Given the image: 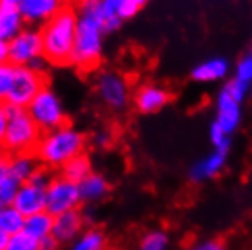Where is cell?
<instances>
[{
  "mask_svg": "<svg viewBox=\"0 0 252 250\" xmlns=\"http://www.w3.org/2000/svg\"><path fill=\"white\" fill-rule=\"evenodd\" d=\"M75 9L78 12V26L70 64L79 70H90L100 62L105 46L106 32L100 0H79Z\"/></svg>",
  "mask_w": 252,
  "mask_h": 250,
  "instance_id": "obj_1",
  "label": "cell"
},
{
  "mask_svg": "<svg viewBox=\"0 0 252 250\" xmlns=\"http://www.w3.org/2000/svg\"><path fill=\"white\" fill-rule=\"evenodd\" d=\"M87 146L85 135L70 123L61 128L44 132L33 155L41 167L47 170H61L70 159L84 153Z\"/></svg>",
  "mask_w": 252,
  "mask_h": 250,
  "instance_id": "obj_2",
  "label": "cell"
},
{
  "mask_svg": "<svg viewBox=\"0 0 252 250\" xmlns=\"http://www.w3.org/2000/svg\"><path fill=\"white\" fill-rule=\"evenodd\" d=\"M76 26L78 12L71 6H65L53 19L41 26L40 32L43 38V55L49 64H70L75 46Z\"/></svg>",
  "mask_w": 252,
  "mask_h": 250,
  "instance_id": "obj_3",
  "label": "cell"
},
{
  "mask_svg": "<svg viewBox=\"0 0 252 250\" xmlns=\"http://www.w3.org/2000/svg\"><path fill=\"white\" fill-rule=\"evenodd\" d=\"M43 132L31 118L26 108L9 106L8 126L0 149L8 156L20 153H33Z\"/></svg>",
  "mask_w": 252,
  "mask_h": 250,
  "instance_id": "obj_4",
  "label": "cell"
},
{
  "mask_svg": "<svg viewBox=\"0 0 252 250\" xmlns=\"http://www.w3.org/2000/svg\"><path fill=\"white\" fill-rule=\"evenodd\" d=\"M26 110L43 134L67 123V112L61 96L47 85L35 96Z\"/></svg>",
  "mask_w": 252,
  "mask_h": 250,
  "instance_id": "obj_5",
  "label": "cell"
},
{
  "mask_svg": "<svg viewBox=\"0 0 252 250\" xmlns=\"http://www.w3.org/2000/svg\"><path fill=\"white\" fill-rule=\"evenodd\" d=\"M99 100L111 111H123L131 100V86L126 78L117 71L105 70L96 78Z\"/></svg>",
  "mask_w": 252,
  "mask_h": 250,
  "instance_id": "obj_6",
  "label": "cell"
},
{
  "mask_svg": "<svg viewBox=\"0 0 252 250\" xmlns=\"http://www.w3.org/2000/svg\"><path fill=\"white\" fill-rule=\"evenodd\" d=\"M79 205L82 203L78 184L68 181L61 174L53 176L46 191V211L50 216L57 217L60 214L78 209Z\"/></svg>",
  "mask_w": 252,
  "mask_h": 250,
  "instance_id": "obj_7",
  "label": "cell"
},
{
  "mask_svg": "<svg viewBox=\"0 0 252 250\" xmlns=\"http://www.w3.org/2000/svg\"><path fill=\"white\" fill-rule=\"evenodd\" d=\"M40 56H43V38L37 28L25 26L8 43V62L15 67H28Z\"/></svg>",
  "mask_w": 252,
  "mask_h": 250,
  "instance_id": "obj_8",
  "label": "cell"
},
{
  "mask_svg": "<svg viewBox=\"0 0 252 250\" xmlns=\"http://www.w3.org/2000/svg\"><path fill=\"white\" fill-rule=\"evenodd\" d=\"M44 86V75L37 73L29 67H15L14 82L6 99V105L14 108H28L29 103Z\"/></svg>",
  "mask_w": 252,
  "mask_h": 250,
  "instance_id": "obj_9",
  "label": "cell"
},
{
  "mask_svg": "<svg viewBox=\"0 0 252 250\" xmlns=\"http://www.w3.org/2000/svg\"><path fill=\"white\" fill-rule=\"evenodd\" d=\"M231 149H216L211 150L190 164L189 167V181L194 185H202L216 179L226 168Z\"/></svg>",
  "mask_w": 252,
  "mask_h": 250,
  "instance_id": "obj_10",
  "label": "cell"
},
{
  "mask_svg": "<svg viewBox=\"0 0 252 250\" xmlns=\"http://www.w3.org/2000/svg\"><path fill=\"white\" fill-rule=\"evenodd\" d=\"M213 121L228 134L229 137L236 134L242 126L243 121V103L234 99L225 88L222 86L220 91L214 100V118Z\"/></svg>",
  "mask_w": 252,
  "mask_h": 250,
  "instance_id": "obj_11",
  "label": "cell"
},
{
  "mask_svg": "<svg viewBox=\"0 0 252 250\" xmlns=\"http://www.w3.org/2000/svg\"><path fill=\"white\" fill-rule=\"evenodd\" d=\"M170 102V93L159 83H145L134 94V106L141 115H154L163 111Z\"/></svg>",
  "mask_w": 252,
  "mask_h": 250,
  "instance_id": "obj_12",
  "label": "cell"
},
{
  "mask_svg": "<svg viewBox=\"0 0 252 250\" xmlns=\"http://www.w3.org/2000/svg\"><path fill=\"white\" fill-rule=\"evenodd\" d=\"M140 9L141 6L135 0H100L105 32L113 33L119 30L123 22L135 17Z\"/></svg>",
  "mask_w": 252,
  "mask_h": 250,
  "instance_id": "obj_13",
  "label": "cell"
},
{
  "mask_svg": "<svg viewBox=\"0 0 252 250\" xmlns=\"http://www.w3.org/2000/svg\"><path fill=\"white\" fill-rule=\"evenodd\" d=\"M65 8V0H25L19 6L25 25L31 28L43 26Z\"/></svg>",
  "mask_w": 252,
  "mask_h": 250,
  "instance_id": "obj_14",
  "label": "cell"
},
{
  "mask_svg": "<svg viewBox=\"0 0 252 250\" xmlns=\"http://www.w3.org/2000/svg\"><path fill=\"white\" fill-rule=\"evenodd\" d=\"M46 191H47L46 185L28 181L20 185L12 202V206L20 214H23L25 217L46 211Z\"/></svg>",
  "mask_w": 252,
  "mask_h": 250,
  "instance_id": "obj_15",
  "label": "cell"
},
{
  "mask_svg": "<svg viewBox=\"0 0 252 250\" xmlns=\"http://www.w3.org/2000/svg\"><path fill=\"white\" fill-rule=\"evenodd\" d=\"M85 219L84 214L79 209L68 211L60 216L53 217V227L52 237L60 246L61 244H71L85 229Z\"/></svg>",
  "mask_w": 252,
  "mask_h": 250,
  "instance_id": "obj_16",
  "label": "cell"
},
{
  "mask_svg": "<svg viewBox=\"0 0 252 250\" xmlns=\"http://www.w3.org/2000/svg\"><path fill=\"white\" fill-rule=\"evenodd\" d=\"M231 71V64L225 56H210L197 62L191 71L190 78L197 83H216L225 81Z\"/></svg>",
  "mask_w": 252,
  "mask_h": 250,
  "instance_id": "obj_17",
  "label": "cell"
},
{
  "mask_svg": "<svg viewBox=\"0 0 252 250\" xmlns=\"http://www.w3.org/2000/svg\"><path fill=\"white\" fill-rule=\"evenodd\" d=\"M81 203L84 205H96L102 202L108 193H110V182L105 177V174L99 171H92L84 181L78 184Z\"/></svg>",
  "mask_w": 252,
  "mask_h": 250,
  "instance_id": "obj_18",
  "label": "cell"
},
{
  "mask_svg": "<svg viewBox=\"0 0 252 250\" xmlns=\"http://www.w3.org/2000/svg\"><path fill=\"white\" fill-rule=\"evenodd\" d=\"M25 28L19 8L0 3V41L9 43Z\"/></svg>",
  "mask_w": 252,
  "mask_h": 250,
  "instance_id": "obj_19",
  "label": "cell"
},
{
  "mask_svg": "<svg viewBox=\"0 0 252 250\" xmlns=\"http://www.w3.org/2000/svg\"><path fill=\"white\" fill-rule=\"evenodd\" d=\"M38 159L35 158L33 153H20V155H12L9 156V170L11 176L19 184L28 182L33 173L40 168Z\"/></svg>",
  "mask_w": 252,
  "mask_h": 250,
  "instance_id": "obj_20",
  "label": "cell"
},
{
  "mask_svg": "<svg viewBox=\"0 0 252 250\" xmlns=\"http://www.w3.org/2000/svg\"><path fill=\"white\" fill-rule=\"evenodd\" d=\"M108 237L99 227H85L82 234L70 244L68 250H106Z\"/></svg>",
  "mask_w": 252,
  "mask_h": 250,
  "instance_id": "obj_21",
  "label": "cell"
},
{
  "mask_svg": "<svg viewBox=\"0 0 252 250\" xmlns=\"http://www.w3.org/2000/svg\"><path fill=\"white\" fill-rule=\"evenodd\" d=\"M52 227H53V216H50L47 211H41L25 219L23 230L32 238L41 241L52 235Z\"/></svg>",
  "mask_w": 252,
  "mask_h": 250,
  "instance_id": "obj_22",
  "label": "cell"
},
{
  "mask_svg": "<svg viewBox=\"0 0 252 250\" xmlns=\"http://www.w3.org/2000/svg\"><path fill=\"white\" fill-rule=\"evenodd\" d=\"M92 171H93L92 159H90L88 155L81 153V155L75 156L73 159H70L68 163L60 170V174L64 176V177H67V179L71 181V182L79 184Z\"/></svg>",
  "mask_w": 252,
  "mask_h": 250,
  "instance_id": "obj_23",
  "label": "cell"
},
{
  "mask_svg": "<svg viewBox=\"0 0 252 250\" xmlns=\"http://www.w3.org/2000/svg\"><path fill=\"white\" fill-rule=\"evenodd\" d=\"M25 216L17 211L12 205H3L0 209V230L6 235H15L25 227Z\"/></svg>",
  "mask_w": 252,
  "mask_h": 250,
  "instance_id": "obj_24",
  "label": "cell"
},
{
  "mask_svg": "<svg viewBox=\"0 0 252 250\" xmlns=\"http://www.w3.org/2000/svg\"><path fill=\"white\" fill-rule=\"evenodd\" d=\"M170 249V237L161 227H155L143 234L135 250H169Z\"/></svg>",
  "mask_w": 252,
  "mask_h": 250,
  "instance_id": "obj_25",
  "label": "cell"
},
{
  "mask_svg": "<svg viewBox=\"0 0 252 250\" xmlns=\"http://www.w3.org/2000/svg\"><path fill=\"white\" fill-rule=\"evenodd\" d=\"M14 73H15V65H12L8 61L0 64V103H6V99L9 96L14 82Z\"/></svg>",
  "mask_w": 252,
  "mask_h": 250,
  "instance_id": "obj_26",
  "label": "cell"
},
{
  "mask_svg": "<svg viewBox=\"0 0 252 250\" xmlns=\"http://www.w3.org/2000/svg\"><path fill=\"white\" fill-rule=\"evenodd\" d=\"M6 250H40V241L22 230L19 234L9 237Z\"/></svg>",
  "mask_w": 252,
  "mask_h": 250,
  "instance_id": "obj_27",
  "label": "cell"
},
{
  "mask_svg": "<svg viewBox=\"0 0 252 250\" xmlns=\"http://www.w3.org/2000/svg\"><path fill=\"white\" fill-rule=\"evenodd\" d=\"M234 79H237L243 83L251 85L252 83V53L248 52L246 55H243L236 67H234Z\"/></svg>",
  "mask_w": 252,
  "mask_h": 250,
  "instance_id": "obj_28",
  "label": "cell"
},
{
  "mask_svg": "<svg viewBox=\"0 0 252 250\" xmlns=\"http://www.w3.org/2000/svg\"><path fill=\"white\" fill-rule=\"evenodd\" d=\"M208 138H210V142H211V147L231 149V137L228 134H225L214 121H211V124H210Z\"/></svg>",
  "mask_w": 252,
  "mask_h": 250,
  "instance_id": "obj_29",
  "label": "cell"
},
{
  "mask_svg": "<svg viewBox=\"0 0 252 250\" xmlns=\"http://www.w3.org/2000/svg\"><path fill=\"white\" fill-rule=\"evenodd\" d=\"M20 185L22 184L17 182L12 176L8 177L6 181H3L2 184H0V202H2L3 205H12Z\"/></svg>",
  "mask_w": 252,
  "mask_h": 250,
  "instance_id": "obj_30",
  "label": "cell"
},
{
  "mask_svg": "<svg viewBox=\"0 0 252 250\" xmlns=\"http://www.w3.org/2000/svg\"><path fill=\"white\" fill-rule=\"evenodd\" d=\"M223 88L225 90L236 99V100H239V102H245V99L246 97H249V88H251V85H248V83H243V82H240V81H237V79H234V78H231L225 85H223Z\"/></svg>",
  "mask_w": 252,
  "mask_h": 250,
  "instance_id": "obj_31",
  "label": "cell"
},
{
  "mask_svg": "<svg viewBox=\"0 0 252 250\" xmlns=\"http://www.w3.org/2000/svg\"><path fill=\"white\" fill-rule=\"evenodd\" d=\"M189 250H226V247H225L223 241H220L218 238H207L202 241H197Z\"/></svg>",
  "mask_w": 252,
  "mask_h": 250,
  "instance_id": "obj_32",
  "label": "cell"
},
{
  "mask_svg": "<svg viewBox=\"0 0 252 250\" xmlns=\"http://www.w3.org/2000/svg\"><path fill=\"white\" fill-rule=\"evenodd\" d=\"M111 142H113V135L110 131H97L94 135H93V144L94 147L97 149H108L111 146Z\"/></svg>",
  "mask_w": 252,
  "mask_h": 250,
  "instance_id": "obj_33",
  "label": "cell"
},
{
  "mask_svg": "<svg viewBox=\"0 0 252 250\" xmlns=\"http://www.w3.org/2000/svg\"><path fill=\"white\" fill-rule=\"evenodd\" d=\"M8 114H9V106L6 103H0V146L3 142V137L8 126Z\"/></svg>",
  "mask_w": 252,
  "mask_h": 250,
  "instance_id": "obj_34",
  "label": "cell"
},
{
  "mask_svg": "<svg viewBox=\"0 0 252 250\" xmlns=\"http://www.w3.org/2000/svg\"><path fill=\"white\" fill-rule=\"evenodd\" d=\"M11 177V170H9V156L5 153H0V184Z\"/></svg>",
  "mask_w": 252,
  "mask_h": 250,
  "instance_id": "obj_35",
  "label": "cell"
},
{
  "mask_svg": "<svg viewBox=\"0 0 252 250\" xmlns=\"http://www.w3.org/2000/svg\"><path fill=\"white\" fill-rule=\"evenodd\" d=\"M47 59L44 58V55L43 56H40V58H37V59H33L28 67L29 68H32L33 71H37V73H41V75H44V70H46V67H47Z\"/></svg>",
  "mask_w": 252,
  "mask_h": 250,
  "instance_id": "obj_36",
  "label": "cell"
},
{
  "mask_svg": "<svg viewBox=\"0 0 252 250\" xmlns=\"http://www.w3.org/2000/svg\"><path fill=\"white\" fill-rule=\"evenodd\" d=\"M58 247H60V244L53 240L52 235L40 241V250H58Z\"/></svg>",
  "mask_w": 252,
  "mask_h": 250,
  "instance_id": "obj_37",
  "label": "cell"
},
{
  "mask_svg": "<svg viewBox=\"0 0 252 250\" xmlns=\"http://www.w3.org/2000/svg\"><path fill=\"white\" fill-rule=\"evenodd\" d=\"M8 61V43L0 41V64Z\"/></svg>",
  "mask_w": 252,
  "mask_h": 250,
  "instance_id": "obj_38",
  "label": "cell"
},
{
  "mask_svg": "<svg viewBox=\"0 0 252 250\" xmlns=\"http://www.w3.org/2000/svg\"><path fill=\"white\" fill-rule=\"evenodd\" d=\"M8 241H9V235H6L5 232L0 230V250H6Z\"/></svg>",
  "mask_w": 252,
  "mask_h": 250,
  "instance_id": "obj_39",
  "label": "cell"
},
{
  "mask_svg": "<svg viewBox=\"0 0 252 250\" xmlns=\"http://www.w3.org/2000/svg\"><path fill=\"white\" fill-rule=\"evenodd\" d=\"M25 0H0V3H5L8 6H14V8H19Z\"/></svg>",
  "mask_w": 252,
  "mask_h": 250,
  "instance_id": "obj_40",
  "label": "cell"
},
{
  "mask_svg": "<svg viewBox=\"0 0 252 250\" xmlns=\"http://www.w3.org/2000/svg\"><path fill=\"white\" fill-rule=\"evenodd\" d=\"M135 2H137V3H138V5H140L141 8H143V6H145V5H148V3L151 2V0H135Z\"/></svg>",
  "mask_w": 252,
  "mask_h": 250,
  "instance_id": "obj_41",
  "label": "cell"
},
{
  "mask_svg": "<svg viewBox=\"0 0 252 250\" xmlns=\"http://www.w3.org/2000/svg\"><path fill=\"white\" fill-rule=\"evenodd\" d=\"M249 97H251V100H252V83H251V88H249Z\"/></svg>",
  "mask_w": 252,
  "mask_h": 250,
  "instance_id": "obj_42",
  "label": "cell"
},
{
  "mask_svg": "<svg viewBox=\"0 0 252 250\" xmlns=\"http://www.w3.org/2000/svg\"><path fill=\"white\" fill-rule=\"evenodd\" d=\"M2 208H3V203H2V202H0V209H2Z\"/></svg>",
  "mask_w": 252,
  "mask_h": 250,
  "instance_id": "obj_43",
  "label": "cell"
},
{
  "mask_svg": "<svg viewBox=\"0 0 252 250\" xmlns=\"http://www.w3.org/2000/svg\"><path fill=\"white\" fill-rule=\"evenodd\" d=\"M249 52H251V53H252V47H251V50H249Z\"/></svg>",
  "mask_w": 252,
  "mask_h": 250,
  "instance_id": "obj_44",
  "label": "cell"
}]
</instances>
